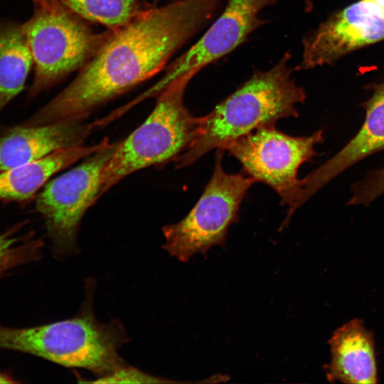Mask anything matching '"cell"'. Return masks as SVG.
Instances as JSON below:
<instances>
[{"mask_svg":"<svg viewBox=\"0 0 384 384\" xmlns=\"http://www.w3.org/2000/svg\"><path fill=\"white\" fill-rule=\"evenodd\" d=\"M221 0H177L143 9L108 34L72 82L23 124L84 119L159 73L215 16Z\"/></svg>","mask_w":384,"mask_h":384,"instance_id":"cell-1","label":"cell"},{"mask_svg":"<svg viewBox=\"0 0 384 384\" xmlns=\"http://www.w3.org/2000/svg\"><path fill=\"white\" fill-rule=\"evenodd\" d=\"M291 54L285 53L271 68L255 70L235 92L203 116L201 132L191 147L176 161V168L191 165L214 149L283 118L298 117L296 105L306 92L292 77Z\"/></svg>","mask_w":384,"mask_h":384,"instance_id":"cell-2","label":"cell"},{"mask_svg":"<svg viewBox=\"0 0 384 384\" xmlns=\"http://www.w3.org/2000/svg\"><path fill=\"white\" fill-rule=\"evenodd\" d=\"M194 77L186 74L157 95L147 119L125 139L117 143L100 173V198L128 175L176 159L188 150L201 132L203 116L192 115L183 102L184 92Z\"/></svg>","mask_w":384,"mask_h":384,"instance_id":"cell-3","label":"cell"},{"mask_svg":"<svg viewBox=\"0 0 384 384\" xmlns=\"http://www.w3.org/2000/svg\"><path fill=\"white\" fill-rule=\"evenodd\" d=\"M127 341L121 324L98 321L88 311L72 319L30 328L0 325V348L29 353L100 377L125 365L118 355Z\"/></svg>","mask_w":384,"mask_h":384,"instance_id":"cell-4","label":"cell"},{"mask_svg":"<svg viewBox=\"0 0 384 384\" xmlns=\"http://www.w3.org/2000/svg\"><path fill=\"white\" fill-rule=\"evenodd\" d=\"M34 8L31 17L22 23L34 66L30 98L80 70L108 34L93 31L58 0H48Z\"/></svg>","mask_w":384,"mask_h":384,"instance_id":"cell-5","label":"cell"},{"mask_svg":"<svg viewBox=\"0 0 384 384\" xmlns=\"http://www.w3.org/2000/svg\"><path fill=\"white\" fill-rule=\"evenodd\" d=\"M224 149H217L213 174L200 198L180 221L163 227V248L183 262L195 254L206 255L215 245L224 247L230 225L238 220L240 206L255 181L222 166Z\"/></svg>","mask_w":384,"mask_h":384,"instance_id":"cell-6","label":"cell"},{"mask_svg":"<svg viewBox=\"0 0 384 384\" xmlns=\"http://www.w3.org/2000/svg\"><path fill=\"white\" fill-rule=\"evenodd\" d=\"M324 139L321 129L307 137H292L277 130L275 125H269L230 142L225 151L240 163L243 171L255 182L272 188L279 196L281 205L288 206L282 228L300 207L303 186L297 177L298 170L316 154L314 146Z\"/></svg>","mask_w":384,"mask_h":384,"instance_id":"cell-7","label":"cell"},{"mask_svg":"<svg viewBox=\"0 0 384 384\" xmlns=\"http://www.w3.org/2000/svg\"><path fill=\"white\" fill-rule=\"evenodd\" d=\"M116 144L86 157L80 164L48 182L36 200L55 255L76 252L80 221L98 199L100 173Z\"/></svg>","mask_w":384,"mask_h":384,"instance_id":"cell-8","label":"cell"},{"mask_svg":"<svg viewBox=\"0 0 384 384\" xmlns=\"http://www.w3.org/2000/svg\"><path fill=\"white\" fill-rule=\"evenodd\" d=\"M277 0H228L225 9L202 37L166 69L163 78L144 96L158 95L174 80L194 76L207 65L228 55L256 29L267 23L260 12Z\"/></svg>","mask_w":384,"mask_h":384,"instance_id":"cell-9","label":"cell"},{"mask_svg":"<svg viewBox=\"0 0 384 384\" xmlns=\"http://www.w3.org/2000/svg\"><path fill=\"white\" fill-rule=\"evenodd\" d=\"M384 40V12L361 0L331 16L302 40L297 70L331 65L343 55Z\"/></svg>","mask_w":384,"mask_h":384,"instance_id":"cell-10","label":"cell"},{"mask_svg":"<svg viewBox=\"0 0 384 384\" xmlns=\"http://www.w3.org/2000/svg\"><path fill=\"white\" fill-rule=\"evenodd\" d=\"M93 129V123L79 119L6 129L0 134V171L37 160L60 149L81 146Z\"/></svg>","mask_w":384,"mask_h":384,"instance_id":"cell-11","label":"cell"},{"mask_svg":"<svg viewBox=\"0 0 384 384\" xmlns=\"http://www.w3.org/2000/svg\"><path fill=\"white\" fill-rule=\"evenodd\" d=\"M363 106L365 121L358 133L336 154L302 178L300 206L341 173L364 158L384 150V81Z\"/></svg>","mask_w":384,"mask_h":384,"instance_id":"cell-12","label":"cell"},{"mask_svg":"<svg viewBox=\"0 0 384 384\" xmlns=\"http://www.w3.org/2000/svg\"><path fill=\"white\" fill-rule=\"evenodd\" d=\"M329 343L331 360L326 367L328 380L363 384L378 382L373 337L362 321L356 319L337 329Z\"/></svg>","mask_w":384,"mask_h":384,"instance_id":"cell-13","label":"cell"},{"mask_svg":"<svg viewBox=\"0 0 384 384\" xmlns=\"http://www.w3.org/2000/svg\"><path fill=\"white\" fill-rule=\"evenodd\" d=\"M110 144L105 137L92 146L60 149L37 160L0 171V201H31L55 174Z\"/></svg>","mask_w":384,"mask_h":384,"instance_id":"cell-14","label":"cell"},{"mask_svg":"<svg viewBox=\"0 0 384 384\" xmlns=\"http://www.w3.org/2000/svg\"><path fill=\"white\" fill-rule=\"evenodd\" d=\"M33 65L22 23L0 18V112L24 89Z\"/></svg>","mask_w":384,"mask_h":384,"instance_id":"cell-15","label":"cell"},{"mask_svg":"<svg viewBox=\"0 0 384 384\" xmlns=\"http://www.w3.org/2000/svg\"><path fill=\"white\" fill-rule=\"evenodd\" d=\"M82 19L110 30L129 22L141 9L139 0H58Z\"/></svg>","mask_w":384,"mask_h":384,"instance_id":"cell-16","label":"cell"},{"mask_svg":"<svg viewBox=\"0 0 384 384\" xmlns=\"http://www.w3.org/2000/svg\"><path fill=\"white\" fill-rule=\"evenodd\" d=\"M23 225H16L0 234V277L41 255L43 242L35 238L31 231L22 233Z\"/></svg>","mask_w":384,"mask_h":384,"instance_id":"cell-17","label":"cell"},{"mask_svg":"<svg viewBox=\"0 0 384 384\" xmlns=\"http://www.w3.org/2000/svg\"><path fill=\"white\" fill-rule=\"evenodd\" d=\"M384 194V168L368 173L352 187L351 202L356 205L368 206Z\"/></svg>","mask_w":384,"mask_h":384,"instance_id":"cell-18","label":"cell"},{"mask_svg":"<svg viewBox=\"0 0 384 384\" xmlns=\"http://www.w3.org/2000/svg\"><path fill=\"white\" fill-rule=\"evenodd\" d=\"M101 380L95 383H168L167 380H162L145 373L131 366L124 365L112 373L101 377Z\"/></svg>","mask_w":384,"mask_h":384,"instance_id":"cell-19","label":"cell"},{"mask_svg":"<svg viewBox=\"0 0 384 384\" xmlns=\"http://www.w3.org/2000/svg\"><path fill=\"white\" fill-rule=\"evenodd\" d=\"M16 382L8 374L0 371V383H13Z\"/></svg>","mask_w":384,"mask_h":384,"instance_id":"cell-20","label":"cell"},{"mask_svg":"<svg viewBox=\"0 0 384 384\" xmlns=\"http://www.w3.org/2000/svg\"><path fill=\"white\" fill-rule=\"evenodd\" d=\"M304 4V9L306 11H311L313 9L312 0H302Z\"/></svg>","mask_w":384,"mask_h":384,"instance_id":"cell-21","label":"cell"},{"mask_svg":"<svg viewBox=\"0 0 384 384\" xmlns=\"http://www.w3.org/2000/svg\"><path fill=\"white\" fill-rule=\"evenodd\" d=\"M378 6L384 12V0H367Z\"/></svg>","mask_w":384,"mask_h":384,"instance_id":"cell-22","label":"cell"},{"mask_svg":"<svg viewBox=\"0 0 384 384\" xmlns=\"http://www.w3.org/2000/svg\"><path fill=\"white\" fill-rule=\"evenodd\" d=\"M33 2L34 6H37L38 4H43V2L46 1L47 0H32Z\"/></svg>","mask_w":384,"mask_h":384,"instance_id":"cell-23","label":"cell"}]
</instances>
